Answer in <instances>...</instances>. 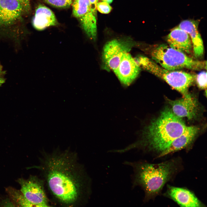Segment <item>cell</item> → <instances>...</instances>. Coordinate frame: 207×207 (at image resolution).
<instances>
[{
    "mask_svg": "<svg viewBox=\"0 0 207 207\" xmlns=\"http://www.w3.org/2000/svg\"><path fill=\"white\" fill-rule=\"evenodd\" d=\"M40 164L45 184L55 200L64 206L85 205L91 192V181L76 152L57 150L44 152Z\"/></svg>",
    "mask_w": 207,
    "mask_h": 207,
    "instance_id": "cell-1",
    "label": "cell"
},
{
    "mask_svg": "<svg viewBox=\"0 0 207 207\" xmlns=\"http://www.w3.org/2000/svg\"><path fill=\"white\" fill-rule=\"evenodd\" d=\"M187 127L181 118L166 108L158 117L137 133L139 138L136 141L119 152L122 153L136 149H145L156 152L161 156Z\"/></svg>",
    "mask_w": 207,
    "mask_h": 207,
    "instance_id": "cell-2",
    "label": "cell"
},
{
    "mask_svg": "<svg viewBox=\"0 0 207 207\" xmlns=\"http://www.w3.org/2000/svg\"><path fill=\"white\" fill-rule=\"evenodd\" d=\"M124 163L133 169V186L142 187L147 196L158 193L169 179L174 170V166L172 161L158 164L129 162Z\"/></svg>",
    "mask_w": 207,
    "mask_h": 207,
    "instance_id": "cell-3",
    "label": "cell"
},
{
    "mask_svg": "<svg viewBox=\"0 0 207 207\" xmlns=\"http://www.w3.org/2000/svg\"><path fill=\"white\" fill-rule=\"evenodd\" d=\"M152 59L162 67L171 70L186 68L199 70L206 69V62L194 59L168 45L158 44L145 48Z\"/></svg>",
    "mask_w": 207,
    "mask_h": 207,
    "instance_id": "cell-4",
    "label": "cell"
},
{
    "mask_svg": "<svg viewBox=\"0 0 207 207\" xmlns=\"http://www.w3.org/2000/svg\"><path fill=\"white\" fill-rule=\"evenodd\" d=\"M134 59L141 69L162 79L181 93L184 97L188 99L192 98L188 90L195 80V76L183 71L171 70L165 69L145 56H139Z\"/></svg>",
    "mask_w": 207,
    "mask_h": 207,
    "instance_id": "cell-5",
    "label": "cell"
},
{
    "mask_svg": "<svg viewBox=\"0 0 207 207\" xmlns=\"http://www.w3.org/2000/svg\"><path fill=\"white\" fill-rule=\"evenodd\" d=\"M17 181L21 186L20 191L31 207H49V200L45 188L43 179L30 175L27 179H18Z\"/></svg>",
    "mask_w": 207,
    "mask_h": 207,
    "instance_id": "cell-6",
    "label": "cell"
},
{
    "mask_svg": "<svg viewBox=\"0 0 207 207\" xmlns=\"http://www.w3.org/2000/svg\"><path fill=\"white\" fill-rule=\"evenodd\" d=\"M129 38L114 39L107 42L103 50L102 59L104 67L114 72L118 67L122 55L135 46Z\"/></svg>",
    "mask_w": 207,
    "mask_h": 207,
    "instance_id": "cell-7",
    "label": "cell"
},
{
    "mask_svg": "<svg viewBox=\"0 0 207 207\" xmlns=\"http://www.w3.org/2000/svg\"><path fill=\"white\" fill-rule=\"evenodd\" d=\"M25 14L17 0H0V28H6L15 24Z\"/></svg>",
    "mask_w": 207,
    "mask_h": 207,
    "instance_id": "cell-8",
    "label": "cell"
},
{
    "mask_svg": "<svg viewBox=\"0 0 207 207\" xmlns=\"http://www.w3.org/2000/svg\"><path fill=\"white\" fill-rule=\"evenodd\" d=\"M141 68L128 53L122 56L119 64L114 71L122 84L129 85L137 77Z\"/></svg>",
    "mask_w": 207,
    "mask_h": 207,
    "instance_id": "cell-9",
    "label": "cell"
},
{
    "mask_svg": "<svg viewBox=\"0 0 207 207\" xmlns=\"http://www.w3.org/2000/svg\"><path fill=\"white\" fill-rule=\"evenodd\" d=\"M167 101L172 107V111L179 118L186 117L191 120L195 118L198 113V104L193 98L185 97L175 100L168 99Z\"/></svg>",
    "mask_w": 207,
    "mask_h": 207,
    "instance_id": "cell-10",
    "label": "cell"
},
{
    "mask_svg": "<svg viewBox=\"0 0 207 207\" xmlns=\"http://www.w3.org/2000/svg\"><path fill=\"white\" fill-rule=\"evenodd\" d=\"M168 45L174 49L185 54L193 52L192 41L185 31L177 27L171 30L166 38Z\"/></svg>",
    "mask_w": 207,
    "mask_h": 207,
    "instance_id": "cell-11",
    "label": "cell"
},
{
    "mask_svg": "<svg viewBox=\"0 0 207 207\" xmlns=\"http://www.w3.org/2000/svg\"><path fill=\"white\" fill-rule=\"evenodd\" d=\"M199 23L198 20H185L181 22L178 26L189 36L192 43L193 53L197 58L202 57L204 52L203 41L198 30Z\"/></svg>",
    "mask_w": 207,
    "mask_h": 207,
    "instance_id": "cell-12",
    "label": "cell"
},
{
    "mask_svg": "<svg viewBox=\"0 0 207 207\" xmlns=\"http://www.w3.org/2000/svg\"><path fill=\"white\" fill-rule=\"evenodd\" d=\"M32 24L35 29L42 30L48 27L56 26L58 23L51 10L45 5H40L35 10Z\"/></svg>",
    "mask_w": 207,
    "mask_h": 207,
    "instance_id": "cell-13",
    "label": "cell"
},
{
    "mask_svg": "<svg viewBox=\"0 0 207 207\" xmlns=\"http://www.w3.org/2000/svg\"><path fill=\"white\" fill-rule=\"evenodd\" d=\"M170 197L183 207H200L202 204L195 196L189 191L183 188L170 187L168 191Z\"/></svg>",
    "mask_w": 207,
    "mask_h": 207,
    "instance_id": "cell-14",
    "label": "cell"
},
{
    "mask_svg": "<svg viewBox=\"0 0 207 207\" xmlns=\"http://www.w3.org/2000/svg\"><path fill=\"white\" fill-rule=\"evenodd\" d=\"M199 131V128L197 126H187L185 131L173 141L161 156L188 146L193 142Z\"/></svg>",
    "mask_w": 207,
    "mask_h": 207,
    "instance_id": "cell-15",
    "label": "cell"
},
{
    "mask_svg": "<svg viewBox=\"0 0 207 207\" xmlns=\"http://www.w3.org/2000/svg\"><path fill=\"white\" fill-rule=\"evenodd\" d=\"M96 15L91 9L78 19L81 26L87 36L91 40L95 41L97 34Z\"/></svg>",
    "mask_w": 207,
    "mask_h": 207,
    "instance_id": "cell-16",
    "label": "cell"
},
{
    "mask_svg": "<svg viewBox=\"0 0 207 207\" xmlns=\"http://www.w3.org/2000/svg\"><path fill=\"white\" fill-rule=\"evenodd\" d=\"M6 191L12 201L17 206L31 207L20 191L9 187L6 189Z\"/></svg>",
    "mask_w": 207,
    "mask_h": 207,
    "instance_id": "cell-17",
    "label": "cell"
},
{
    "mask_svg": "<svg viewBox=\"0 0 207 207\" xmlns=\"http://www.w3.org/2000/svg\"><path fill=\"white\" fill-rule=\"evenodd\" d=\"M72 14L78 19L91 9L89 0H73L72 4Z\"/></svg>",
    "mask_w": 207,
    "mask_h": 207,
    "instance_id": "cell-18",
    "label": "cell"
},
{
    "mask_svg": "<svg viewBox=\"0 0 207 207\" xmlns=\"http://www.w3.org/2000/svg\"><path fill=\"white\" fill-rule=\"evenodd\" d=\"M53 6L59 8H66L70 6L73 0H42Z\"/></svg>",
    "mask_w": 207,
    "mask_h": 207,
    "instance_id": "cell-19",
    "label": "cell"
},
{
    "mask_svg": "<svg viewBox=\"0 0 207 207\" xmlns=\"http://www.w3.org/2000/svg\"><path fill=\"white\" fill-rule=\"evenodd\" d=\"M197 85L200 89H204L207 87V73L203 71L195 76V79Z\"/></svg>",
    "mask_w": 207,
    "mask_h": 207,
    "instance_id": "cell-20",
    "label": "cell"
},
{
    "mask_svg": "<svg viewBox=\"0 0 207 207\" xmlns=\"http://www.w3.org/2000/svg\"><path fill=\"white\" fill-rule=\"evenodd\" d=\"M97 9L99 12L103 14H108L112 9L109 4L105 1L98 2Z\"/></svg>",
    "mask_w": 207,
    "mask_h": 207,
    "instance_id": "cell-21",
    "label": "cell"
},
{
    "mask_svg": "<svg viewBox=\"0 0 207 207\" xmlns=\"http://www.w3.org/2000/svg\"><path fill=\"white\" fill-rule=\"evenodd\" d=\"M22 5L25 14H28L31 9V0H17Z\"/></svg>",
    "mask_w": 207,
    "mask_h": 207,
    "instance_id": "cell-22",
    "label": "cell"
},
{
    "mask_svg": "<svg viewBox=\"0 0 207 207\" xmlns=\"http://www.w3.org/2000/svg\"><path fill=\"white\" fill-rule=\"evenodd\" d=\"M5 72L2 66L0 64V86L4 83L5 81Z\"/></svg>",
    "mask_w": 207,
    "mask_h": 207,
    "instance_id": "cell-23",
    "label": "cell"
},
{
    "mask_svg": "<svg viewBox=\"0 0 207 207\" xmlns=\"http://www.w3.org/2000/svg\"><path fill=\"white\" fill-rule=\"evenodd\" d=\"M89 2L91 8L93 12L96 14L97 13V5L98 2V0H89Z\"/></svg>",
    "mask_w": 207,
    "mask_h": 207,
    "instance_id": "cell-24",
    "label": "cell"
},
{
    "mask_svg": "<svg viewBox=\"0 0 207 207\" xmlns=\"http://www.w3.org/2000/svg\"><path fill=\"white\" fill-rule=\"evenodd\" d=\"M113 0H107L106 1L109 4H110L113 1Z\"/></svg>",
    "mask_w": 207,
    "mask_h": 207,
    "instance_id": "cell-25",
    "label": "cell"
},
{
    "mask_svg": "<svg viewBox=\"0 0 207 207\" xmlns=\"http://www.w3.org/2000/svg\"><path fill=\"white\" fill-rule=\"evenodd\" d=\"M101 0L102 1H106L107 0Z\"/></svg>",
    "mask_w": 207,
    "mask_h": 207,
    "instance_id": "cell-26",
    "label": "cell"
}]
</instances>
